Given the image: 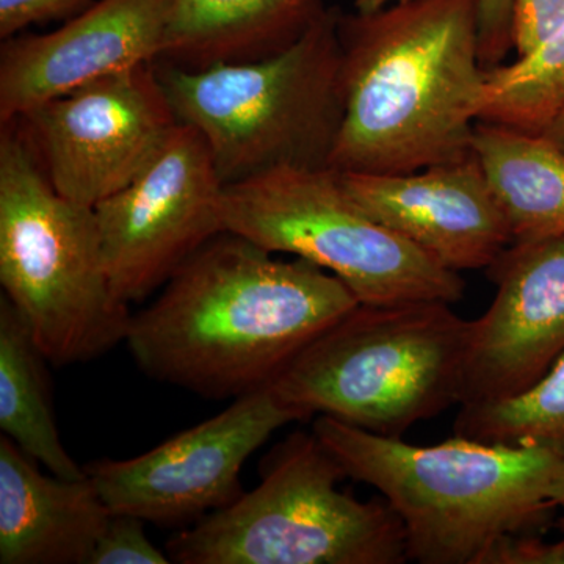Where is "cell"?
I'll use <instances>...</instances> for the list:
<instances>
[{"label":"cell","instance_id":"cell-1","mask_svg":"<svg viewBox=\"0 0 564 564\" xmlns=\"http://www.w3.org/2000/svg\"><path fill=\"white\" fill-rule=\"evenodd\" d=\"M359 302L313 262L274 259L221 232L132 315L126 345L152 380L204 399H239L281 370Z\"/></svg>","mask_w":564,"mask_h":564},{"label":"cell","instance_id":"cell-2","mask_svg":"<svg viewBox=\"0 0 564 564\" xmlns=\"http://www.w3.org/2000/svg\"><path fill=\"white\" fill-rule=\"evenodd\" d=\"M481 0H408L339 14L343 122L329 166L402 174L473 151L486 68Z\"/></svg>","mask_w":564,"mask_h":564},{"label":"cell","instance_id":"cell-3","mask_svg":"<svg viewBox=\"0 0 564 564\" xmlns=\"http://www.w3.org/2000/svg\"><path fill=\"white\" fill-rule=\"evenodd\" d=\"M313 432L352 480L399 516L408 562L481 564L494 544L530 533L555 505L547 491L564 458L538 445L455 436L414 445L318 415Z\"/></svg>","mask_w":564,"mask_h":564},{"label":"cell","instance_id":"cell-4","mask_svg":"<svg viewBox=\"0 0 564 564\" xmlns=\"http://www.w3.org/2000/svg\"><path fill=\"white\" fill-rule=\"evenodd\" d=\"M473 321L445 302L362 304L306 345L270 383L310 421L328 415L380 436L462 404Z\"/></svg>","mask_w":564,"mask_h":564},{"label":"cell","instance_id":"cell-5","mask_svg":"<svg viewBox=\"0 0 564 564\" xmlns=\"http://www.w3.org/2000/svg\"><path fill=\"white\" fill-rule=\"evenodd\" d=\"M0 284L52 366L126 343L132 314L111 288L95 207L55 191L18 120L0 124Z\"/></svg>","mask_w":564,"mask_h":564},{"label":"cell","instance_id":"cell-6","mask_svg":"<svg viewBox=\"0 0 564 564\" xmlns=\"http://www.w3.org/2000/svg\"><path fill=\"white\" fill-rule=\"evenodd\" d=\"M339 9L263 61L187 70L155 63L177 121L196 129L223 184L281 166H329L343 122Z\"/></svg>","mask_w":564,"mask_h":564},{"label":"cell","instance_id":"cell-7","mask_svg":"<svg viewBox=\"0 0 564 564\" xmlns=\"http://www.w3.org/2000/svg\"><path fill=\"white\" fill-rule=\"evenodd\" d=\"M314 432L267 456L262 480L166 543L180 564H402L406 541L388 502H361Z\"/></svg>","mask_w":564,"mask_h":564},{"label":"cell","instance_id":"cell-8","mask_svg":"<svg viewBox=\"0 0 564 564\" xmlns=\"http://www.w3.org/2000/svg\"><path fill=\"white\" fill-rule=\"evenodd\" d=\"M221 220L226 232L334 274L362 304H454L466 289L462 274L375 220L332 166H281L225 185Z\"/></svg>","mask_w":564,"mask_h":564},{"label":"cell","instance_id":"cell-9","mask_svg":"<svg viewBox=\"0 0 564 564\" xmlns=\"http://www.w3.org/2000/svg\"><path fill=\"white\" fill-rule=\"evenodd\" d=\"M17 120L55 191L90 207L135 181L180 124L155 63L90 82Z\"/></svg>","mask_w":564,"mask_h":564},{"label":"cell","instance_id":"cell-10","mask_svg":"<svg viewBox=\"0 0 564 564\" xmlns=\"http://www.w3.org/2000/svg\"><path fill=\"white\" fill-rule=\"evenodd\" d=\"M303 421L269 386L129 459L85 467L111 513L158 525L195 524L242 496L245 463L282 426Z\"/></svg>","mask_w":564,"mask_h":564},{"label":"cell","instance_id":"cell-11","mask_svg":"<svg viewBox=\"0 0 564 564\" xmlns=\"http://www.w3.org/2000/svg\"><path fill=\"white\" fill-rule=\"evenodd\" d=\"M223 192L202 133L180 122L150 166L95 207L118 299L128 304L147 299L199 248L226 232Z\"/></svg>","mask_w":564,"mask_h":564},{"label":"cell","instance_id":"cell-12","mask_svg":"<svg viewBox=\"0 0 564 564\" xmlns=\"http://www.w3.org/2000/svg\"><path fill=\"white\" fill-rule=\"evenodd\" d=\"M488 273L497 292L473 321L462 404L525 392L564 352V234L510 245Z\"/></svg>","mask_w":564,"mask_h":564},{"label":"cell","instance_id":"cell-13","mask_svg":"<svg viewBox=\"0 0 564 564\" xmlns=\"http://www.w3.org/2000/svg\"><path fill=\"white\" fill-rule=\"evenodd\" d=\"M172 0H98L57 31L0 44V124L120 70L155 63Z\"/></svg>","mask_w":564,"mask_h":564},{"label":"cell","instance_id":"cell-14","mask_svg":"<svg viewBox=\"0 0 564 564\" xmlns=\"http://www.w3.org/2000/svg\"><path fill=\"white\" fill-rule=\"evenodd\" d=\"M339 173L344 187L375 220L452 272L488 270L511 245L474 151L413 173Z\"/></svg>","mask_w":564,"mask_h":564},{"label":"cell","instance_id":"cell-15","mask_svg":"<svg viewBox=\"0 0 564 564\" xmlns=\"http://www.w3.org/2000/svg\"><path fill=\"white\" fill-rule=\"evenodd\" d=\"M110 516L88 475L43 474L0 436V564H90Z\"/></svg>","mask_w":564,"mask_h":564},{"label":"cell","instance_id":"cell-16","mask_svg":"<svg viewBox=\"0 0 564 564\" xmlns=\"http://www.w3.org/2000/svg\"><path fill=\"white\" fill-rule=\"evenodd\" d=\"M323 0H172L155 63L199 70L273 57L325 13Z\"/></svg>","mask_w":564,"mask_h":564},{"label":"cell","instance_id":"cell-17","mask_svg":"<svg viewBox=\"0 0 564 564\" xmlns=\"http://www.w3.org/2000/svg\"><path fill=\"white\" fill-rule=\"evenodd\" d=\"M473 151L502 210L511 245L564 234V151L543 133L478 121Z\"/></svg>","mask_w":564,"mask_h":564},{"label":"cell","instance_id":"cell-18","mask_svg":"<svg viewBox=\"0 0 564 564\" xmlns=\"http://www.w3.org/2000/svg\"><path fill=\"white\" fill-rule=\"evenodd\" d=\"M47 362L17 307L0 296V430L51 474L85 478L58 432Z\"/></svg>","mask_w":564,"mask_h":564},{"label":"cell","instance_id":"cell-19","mask_svg":"<svg viewBox=\"0 0 564 564\" xmlns=\"http://www.w3.org/2000/svg\"><path fill=\"white\" fill-rule=\"evenodd\" d=\"M564 110V25L532 54L486 69L480 121L543 133Z\"/></svg>","mask_w":564,"mask_h":564},{"label":"cell","instance_id":"cell-20","mask_svg":"<svg viewBox=\"0 0 564 564\" xmlns=\"http://www.w3.org/2000/svg\"><path fill=\"white\" fill-rule=\"evenodd\" d=\"M459 408L456 436L488 444L538 445L564 458V352L525 392Z\"/></svg>","mask_w":564,"mask_h":564},{"label":"cell","instance_id":"cell-21","mask_svg":"<svg viewBox=\"0 0 564 564\" xmlns=\"http://www.w3.org/2000/svg\"><path fill=\"white\" fill-rule=\"evenodd\" d=\"M143 519L111 513L110 521L93 551L90 564H169L166 551L158 547L147 532Z\"/></svg>","mask_w":564,"mask_h":564},{"label":"cell","instance_id":"cell-22","mask_svg":"<svg viewBox=\"0 0 564 564\" xmlns=\"http://www.w3.org/2000/svg\"><path fill=\"white\" fill-rule=\"evenodd\" d=\"M564 25V0H513L511 47L518 57L532 54Z\"/></svg>","mask_w":564,"mask_h":564},{"label":"cell","instance_id":"cell-23","mask_svg":"<svg viewBox=\"0 0 564 564\" xmlns=\"http://www.w3.org/2000/svg\"><path fill=\"white\" fill-rule=\"evenodd\" d=\"M91 0H0V40L31 25L69 20L91 6Z\"/></svg>","mask_w":564,"mask_h":564},{"label":"cell","instance_id":"cell-24","mask_svg":"<svg viewBox=\"0 0 564 564\" xmlns=\"http://www.w3.org/2000/svg\"><path fill=\"white\" fill-rule=\"evenodd\" d=\"M513 0H481L480 61L486 69L502 65L511 47Z\"/></svg>","mask_w":564,"mask_h":564},{"label":"cell","instance_id":"cell-25","mask_svg":"<svg viewBox=\"0 0 564 564\" xmlns=\"http://www.w3.org/2000/svg\"><path fill=\"white\" fill-rule=\"evenodd\" d=\"M481 564H564V538L545 543L532 533L510 534L492 545Z\"/></svg>","mask_w":564,"mask_h":564},{"label":"cell","instance_id":"cell-26","mask_svg":"<svg viewBox=\"0 0 564 564\" xmlns=\"http://www.w3.org/2000/svg\"><path fill=\"white\" fill-rule=\"evenodd\" d=\"M547 496L555 507L564 508V459L549 485Z\"/></svg>","mask_w":564,"mask_h":564},{"label":"cell","instance_id":"cell-27","mask_svg":"<svg viewBox=\"0 0 564 564\" xmlns=\"http://www.w3.org/2000/svg\"><path fill=\"white\" fill-rule=\"evenodd\" d=\"M543 135L547 137L552 143H555L556 147L562 148L564 151V110L555 118V121L545 129Z\"/></svg>","mask_w":564,"mask_h":564},{"label":"cell","instance_id":"cell-28","mask_svg":"<svg viewBox=\"0 0 564 564\" xmlns=\"http://www.w3.org/2000/svg\"><path fill=\"white\" fill-rule=\"evenodd\" d=\"M351 2L356 11L369 13V11L384 9V7L408 2V0H351Z\"/></svg>","mask_w":564,"mask_h":564},{"label":"cell","instance_id":"cell-29","mask_svg":"<svg viewBox=\"0 0 564 564\" xmlns=\"http://www.w3.org/2000/svg\"><path fill=\"white\" fill-rule=\"evenodd\" d=\"M558 529H562L564 532V508H563V514L560 516V519H558Z\"/></svg>","mask_w":564,"mask_h":564}]
</instances>
